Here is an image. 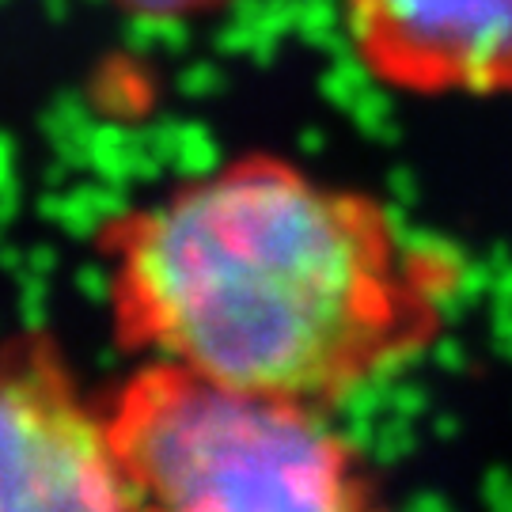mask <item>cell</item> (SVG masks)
<instances>
[{"label": "cell", "instance_id": "cell-1", "mask_svg": "<svg viewBox=\"0 0 512 512\" xmlns=\"http://www.w3.org/2000/svg\"><path fill=\"white\" fill-rule=\"evenodd\" d=\"M114 338L296 403H346L448 327L467 262L380 198L251 152L118 213Z\"/></svg>", "mask_w": 512, "mask_h": 512}, {"label": "cell", "instance_id": "cell-2", "mask_svg": "<svg viewBox=\"0 0 512 512\" xmlns=\"http://www.w3.org/2000/svg\"><path fill=\"white\" fill-rule=\"evenodd\" d=\"M107 437L137 509L361 512L376 478L327 410L152 357L114 391Z\"/></svg>", "mask_w": 512, "mask_h": 512}, {"label": "cell", "instance_id": "cell-3", "mask_svg": "<svg viewBox=\"0 0 512 512\" xmlns=\"http://www.w3.org/2000/svg\"><path fill=\"white\" fill-rule=\"evenodd\" d=\"M0 509H137L107 418L46 330L0 346Z\"/></svg>", "mask_w": 512, "mask_h": 512}, {"label": "cell", "instance_id": "cell-4", "mask_svg": "<svg viewBox=\"0 0 512 512\" xmlns=\"http://www.w3.org/2000/svg\"><path fill=\"white\" fill-rule=\"evenodd\" d=\"M353 54L403 95H512V0H342Z\"/></svg>", "mask_w": 512, "mask_h": 512}, {"label": "cell", "instance_id": "cell-5", "mask_svg": "<svg viewBox=\"0 0 512 512\" xmlns=\"http://www.w3.org/2000/svg\"><path fill=\"white\" fill-rule=\"evenodd\" d=\"M118 4L141 19H190L213 12L228 0H118Z\"/></svg>", "mask_w": 512, "mask_h": 512}]
</instances>
